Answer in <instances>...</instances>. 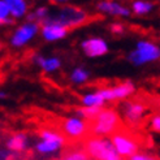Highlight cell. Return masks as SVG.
Listing matches in <instances>:
<instances>
[{
  "mask_svg": "<svg viewBox=\"0 0 160 160\" xmlns=\"http://www.w3.org/2000/svg\"><path fill=\"white\" fill-rule=\"evenodd\" d=\"M89 21V13L86 11H83L82 8H78L74 5H65L61 7L59 9L51 11L50 9V14L42 23L46 22H55L62 25L68 29L72 28H77L81 26L83 23H86Z\"/></svg>",
  "mask_w": 160,
  "mask_h": 160,
  "instance_id": "obj_1",
  "label": "cell"
},
{
  "mask_svg": "<svg viewBox=\"0 0 160 160\" xmlns=\"http://www.w3.org/2000/svg\"><path fill=\"white\" fill-rule=\"evenodd\" d=\"M83 148L94 160H125L118 154L112 139L107 137L91 135L85 141Z\"/></svg>",
  "mask_w": 160,
  "mask_h": 160,
  "instance_id": "obj_2",
  "label": "cell"
},
{
  "mask_svg": "<svg viewBox=\"0 0 160 160\" xmlns=\"http://www.w3.org/2000/svg\"><path fill=\"white\" fill-rule=\"evenodd\" d=\"M121 118L113 109H102L98 116L89 121V132L91 135L107 137L121 130Z\"/></svg>",
  "mask_w": 160,
  "mask_h": 160,
  "instance_id": "obj_3",
  "label": "cell"
},
{
  "mask_svg": "<svg viewBox=\"0 0 160 160\" xmlns=\"http://www.w3.org/2000/svg\"><path fill=\"white\" fill-rule=\"evenodd\" d=\"M160 59V47L148 41H139L133 50L128 60L134 65H143L147 62H152Z\"/></svg>",
  "mask_w": 160,
  "mask_h": 160,
  "instance_id": "obj_4",
  "label": "cell"
},
{
  "mask_svg": "<svg viewBox=\"0 0 160 160\" xmlns=\"http://www.w3.org/2000/svg\"><path fill=\"white\" fill-rule=\"evenodd\" d=\"M111 139L113 142L116 150L118 151V154L122 155L124 158H130L132 155L137 154L139 150L138 141L135 139L134 135L126 132L118 130L111 135Z\"/></svg>",
  "mask_w": 160,
  "mask_h": 160,
  "instance_id": "obj_5",
  "label": "cell"
},
{
  "mask_svg": "<svg viewBox=\"0 0 160 160\" xmlns=\"http://www.w3.org/2000/svg\"><path fill=\"white\" fill-rule=\"evenodd\" d=\"M39 31V25L38 22L34 21H28L25 23H22L21 26H18L14 30V33L11 37V46L20 48V47L25 46L33 39Z\"/></svg>",
  "mask_w": 160,
  "mask_h": 160,
  "instance_id": "obj_6",
  "label": "cell"
},
{
  "mask_svg": "<svg viewBox=\"0 0 160 160\" xmlns=\"http://www.w3.org/2000/svg\"><path fill=\"white\" fill-rule=\"evenodd\" d=\"M61 130L65 135H68L69 138H73V139L82 138L86 134L90 133L89 124L77 117H69L64 120L61 122Z\"/></svg>",
  "mask_w": 160,
  "mask_h": 160,
  "instance_id": "obj_7",
  "label": "cell"
},
{
  "mask_svg": "<svg viewBox=\"0 0 160 160\" xmlns=\"http://www.w3.org/2000/svg\"><path fill=\"white\" fill-rule=\"evenodd\" d=\"M100 94L103 95V98L108 100H121L125 99L126 97L132 95L135 91V86L130 81H125L122 83H118L113 87H108V89H102L99 90Z\"/></svg>",
  "mask_w": 160,
  "mask_h": 160,
  "instance_id": "obj_8",
  "label": "cell"
},
{
  "mask_svg": "<svg viewBox=\"0 0 160 160\" xmlns=\"http://www.w3.org/2000/svg\"><path fill=\"white\" fill-rule=\"evenodd\" d=\"M147 107L142 102H126L124 104V117L132 126H137L146 115Z\"/></svg>",
  "mask_w": 160,
  "mask_h": 160,
  "instance_id": "obj_9",
  "label": "cell"
},
{
  "mask_svg": "<svg viewBox=\"0 0 160 160\" xmlns=\"http://www.w3.org/2000/svg\"><path fill=\"white\" fill-rule=\"evenodd\" d=\"M97 11L104 14L115 16V17H129L132 9L113 0H100L97 4Z\"/></svg>",
  "mask_w": 160,
  "mask_h": 160,
  "instance_id": "obj_10",
  "label": "cell"
},
{
  "mask_svg": "<svg viewBox=\"0 0 160 160\" xmlns=\"http://www.w3.org/2000/svg\"><path fill=\"white\" fill-rule=\"evenodd\" d=\"M81 47L89 58H100L108 52V44L102 38H89L81 43Z\"/></svg>",
  "mask_w": 160,
  "mask_h": 160,
  "instance_id": "obj_11",
  "label": "cell"
},
{
  "mask_svg": "<svg viewBox=\"0 0 160 160\" xmlns=\"http://www.w3.org/2000/svg\"><path fill=\"white\" fill-rule=\"evenodd\" d=\"M68 28L59 25V23H55V22H46L42 25L41 29V33L44 41L47 42H56V41H60V39L65 38L68 34Z\"/></svg>",
  "mask_w": 160,
  "mask_h": 160,
  "instance_id": "obj_12",
  "label": "cell"
},
{
  "mask_svg": "<svg viewBox=\"0 0 160 160\" xmlns=\"http://www.w3.org/2000/svg\"><path fill=\"white\" fill-rule=\"evenodd\" d=\"M34 61L47 73L58 70L61 67V61L58 58H43L41 55H37L34 58Z\"/></svg>",
  "mask_w": 160,
  "mask_h": 160,
  "instance_id": "obj_13",
  "label": "cell"
},
{
  "mask_svg": "<svg viewBox=\"0 0 160 160\" xmlns=\"http://www.w3.org/2000/svg\"><path fill=\"white\" fill-rule=\"evenodd\" d=\"M26 142H28V138L25 134L16 133L7 141V148L9 151H13V152H21V151L25 150Z\"/></svg>",
  "mask_w": 160,
  "mask_h": 160,
  "instance_id": "obj_14",
  "label": "cell"
},
{
  "mask_svg": "<svg viewBox=\"0 0 160 160\" xmlns=\"http://www.w3.org/2000/svg\"><path fill=\"white\" fill-rule=\"evenodd\" d=\"M9 5L12 16L14 18H21L28 14V3L26 0H4Z\"/></svg>",
  "mask_w": 160,
  "mask_h": 160,
  "instance_id": "obj_15",
  "label": "cell"
},
{
  "mask_svg": "<svg viewBox=\"0 0 160 160\" xmlns=\"http://www.w3.org/2000/svg\"><path fill=\"white\" fill-rule=\"evenodd\" d=\"M65 143L61 142H56V141H44L42 139L39 143H37V151L41 154H50V152H55V151L60 150Z\"/></svg>",
  "mask_w": 160,
  "mask_h": 160,
  "instance_id": "obj_16",
  "label": "cell"
},
{
  "mask_svg": "<svg viewBox=\"0 0 160 160\" xmlns=\"http://www.w3.org/2000/svg\"><path fill=\"white\" fill-rule=\"evenodd\" d=\"M154 4L146 2V0H135L132 4V12L135 13L137 16H145L152 11Z\"/></svg>",
  "mask_w": 160,
  "mask_h": 160,
  "instance_id": "obj_17",
  "label": "cell"
},
{
  "mask_svg": "<svg viewBox=\"0 0 160 160\" xmlns=\"http://www.w3.org/2000/svg\"><path fill=\"white\" fill-rule=\"evenodd\" d=\"M102 107H97V106H83L81 108H78L76 111L77 116H79L81 118H86V120H92L98 116V113L102 111Z\"/></svg>",
  "mask_w": 160,
  "mask_h": 160,
  "instance_id": "obj_18",
  "label": "cell"
},
{
  "mask_svg": "<svg viewBox=\"0 0 160 160\" xmlns=\"http://www.w3.org/2000/svg\"><path fill=\"white\" fill-rule=\"evenodd\" d=\"M61 160H91V156L86 152L85 148L79 150H68L67 152H64L61 156Z\"/></svg>",
  "mask_w": 160,
  "mask_h": 160,
  "instance_id": "obj_19",
  "label": "cell"
},
{
  "mask_svg": "<svg viewBox=\"0 0 160 160\" xmlns=\"http://www.w3.org/2000/svg\"><path fill=\"white\" fill-rule=\"evenodd\" d=\"M106 99L103 98V95L100 94V91H95L91 94H87L82 98V103L83 106H97V107H102L104 104Z\"/></svg>",
  "mask_w": 160,
  "mask_h": 160,
  "instance_id": "obj_20",
  "label": "cell"
},
{
  "mask_svg": "<svg viewBox=\"0 0 160 160\" xmlns=\"http://www.w3.org/2000/svg\"><path fill=\"white\" fill-rule=\"evenodd\" d=\"M72 82L74 83H83L89 79V72H86L83 68H76L70 74Z\"/></svg>",
  "mask_w": 160,
  "mask_h": 160,
  "instance_id": "obj_21",
  "label": "cell"
},
{
  "mask_svg": "<svg viewBox=\"0 0 160 160\" xmlns=\"http://www.w3.org/2000/svg\"><path fill=\"white\" fill-rule=\"evenodd\" d=\"M34 13V17H35V20H38V21H41V22H43L47 17H48V14H50V9L47 7H38L37 9L33 12Z\"/></svg>",
  "mask_w": 160,
  "mask_h": 160,
  "instance_id": "obj_22",
  "label": "cell"
},
{
  "mask_svg": "<svg viewBox=\"0 0 160 160\" xmlns=\"http://www.w3.org/2000/svg\"><path fill=\"white\" fill-rule=\"evenodd\" d=\"M128 160H160L159 156L154 154H147V152H138L132 155L130 158H128Z\"/></svg>",
  "mask_w": 160,
  "mask_h": 160,
  "instance_id": "obj_23",
  "label": "cell"
},
{
  "mask_svg": "<svg viewBox=\"0 0 160 160\" xmlns=\"http://www.w3.org/2000/svg\"><path fill=\"white\" fill-rule=\"evenodd\" d=\"M151 129L156 133H160V115H155L151 118Z\"/></svg>",
  "mask_w": 160,
  "mask_h": 160,
  "instance_id": "obj_24",
  "label": "cell"
},
{
  "mask_svg": "<svg viewBox=\"0 0 160 160\" xmlns=\"http://www.w3.org/2000/svg\"><path fill=\"white\" fill-rule=\"evenodd\" d=\"M109 29H111V31H112L113 34H122V33H124V30H125L122 23H118V22L112 23Z\"/></svg>",
  "mask_w": 160,
  "mask_h": 160,
  "instance_id": "obj_25",
  "label": "cell"
},
{
  "mask_svg": "<svg viewBox=\"0 0 160 160\" xmlns=\"http://www.w3.org/2000/svg\"><path fill=\"white\" fill-rule=\"evenodd\" d=\"M51 2H55V3H67L68 0H51Z\"/></svg>",
  "mask_w": 160,
  "mask_h": 160,
  "instance_id": "obj_26",
  "label": "cell"
},
{
  "mask_svg": "<svg viewBox=\"0 0 160 160\" xmlns=\"http://www.w3.org/2000/svg\"><path fill=\"white\" fill-rule=\"evenodd\" d=\"M158 107H159V108H160V99H159V100H158Z\"/></svg>",
  "mask_w": 160,
  "mask_h": 160,
  "instance_id": "obj_27",
  "label": "cell"
},
{
  "mask_svg": "<svg viewBox=\"0 0 160 160\" xmlns=\"http://www.w3.org/2000/svg\"><path fill=\"white\" fill-rule=\"evenodd\" d=\"M60 160H61V159H60Z\"/></svg>",
  "mask_w": 160,
  "mask_h": 160,
  "instance_id": "obj_28",
  "label": "cell"
}]
</instances>
